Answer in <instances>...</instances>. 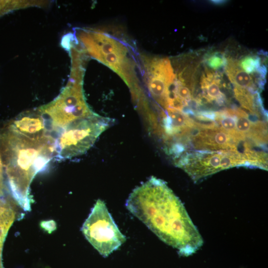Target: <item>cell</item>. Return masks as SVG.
I'll list each match as a JSON object with an SVG mask.
<instances>
[{"mask_svg": "<svg viewBox=\"0 0 268 268\" xmlns=\"http://www.w3.org/2000/svg\"><path fill=\"white\" fill-rule=\"evenodd\" d=\"M0 154L9 193L24 210L30 211L31 184L55 157V139H33L7 125L0 133Z\"/></svg>", "mask_w": 268, "mask_h": 268, "instance_id": "2", "label": "cell"}, {"mask_svg": "<svg viewBox=\"0 0 268 268\" xmlns=\"http://www.w3.org/2000/svg\"><path fill=\"white\" fill-rule=\"evenodd\" d=\"M192 142L194 146L201 150H239L241 142H245L222 131L217 126L202 127L198 125L192 129Z\"/></svg>", "mask_w": 268, "mask_h": 268, "instance_id": "8", "label": "cell"}, {"mask_svg": "<svg viewBox=\"0 0 268 268\" xmlns=\"http://www.w3.org/2000/svg\"><path fill=\"white\" fill-rule=\"evenodd\" d=\"M16 217V211L8 200L0 204V268H3L1 260L3 245L7 232Z\"/></svg>", "mask_w": 268, "mask_h": 268, "instance_id": "12", "label": "cell"}, {"mask_svg": "<svg viewBox=\"0 0 268 268\" xmlns=\"http://www.w3.org/2000/svg\"><path fill=\"white\" fill-rule=\"evenodd\" d=\"M144 65L148 92L154 101L163 108L169 88L176 76L170 62L168 58H146Z\"/></svg>", "mask_w": 268, "mask_h": 268, "instance_id": "7", "label": "cell"}, {"mask_svg": "<svg viewBox=\"0 0 268 268\" xmlns=\"http://www.w3.org/2000/svg\"><path fill=\"white\" fill-rule=\"evenodd\" d=\"M41 225L43 228L49 232H51L56 228V224L53 221H43Z\"/></svg>", "mask_w": 268, "mask_h": 268, "instance_id": "17", "label": "cell"}, {"mask_svg": "<svg viewBox=\"0 0 268 268\" xmlns=\"http://www.w3.org/2000/svg\"><path fill=\"white\" fill-rule=\"evenodd\" d=\"M111 123L110 119L95 113L60 130L54 135L55 157L64 160L85 153Z\"/></svg>", "mask_w": 268, "mask_h": 268, "instance_id": "4", "label": "cell"}, {"mask_svg": "<svg viewBox=\"0 0 268 268\" xmlns=\"http://www.w3.org/2000/svg\"><path fill=\"white\" fill-rule=\"evenodd\" d=\"M211 3L216 5H221L226 2L225 0H211Z\"/></svg>", "mask_w": 268, "mask_h": 268, "instance_id": "18", "label": "cell"}, {"mask_svg": "<svg viewBox=\"0 0 268 268\" xmlns=\"http://www.w3.org/2000/svg\"><path fill=\"white\" fill-rule=\"evenodd\" d=\"M224 69L234 88L246 89L254 94L259 92L253 78L242 69L239 62L232 59H227Z\"/></svg>", "mask_w": 268, "mask_h": 268, "instance_id": "11", "label": "cell"}, {"mask_svg": "<svg viewBox=\"0 0 268 268\" xmlns=\"http://www.w3.org/2000/svg\"><path fill=\"white\" fill-rule=\"evenodd\" d=\"M206 65L212 69H218L225 67L227 59L222 54L215 52L207 56L205 58Z\"/></svg>", "mask_w": 268, "mask_h": 268, "instance_id": "14", "label": "cell"}, {"mask_svg": "<svg viewBox=\"0 0 268 268\" xmlns=\"http://www.w3.org/2000/svg\"><path fill=\"white\" fill-rule=\"evenodd\" d=\"M81 73L78 68L74 67L70 81L59 96L38 109L47 121L52 134L76 121L95 114L85 101Z\"/></svg>", "mask_w": 268, "mask_h": 268, "instance_id": "3", "label": "cell"}, {"mask_svg": "<svg viewBox=\"0 0 268 268\" xmlns=\"http://www.w3.org/2000/svg\"><path fill=\"white\" fill-rule=\"evenodd\" d=\"M195 182L235 166L256 167L251 157L239 150H198L183 152L175 161Z\"/></svg>", "mask_w": 268, "mask_h": 268, "instance_id": "5", "label": "cell"}, {"mask_svg": "<svg viewBox=\"0 0 268 268\" xmlns=\"http://www.w3.org/2000/svg\"><path fill=\"white\" fill-rule=\"evenodd\" d=\"M7 126L18 133L33 139L53 136L47 121L38 110L19 115Z\"/></svg>", "mask_w": 268, "mask_h": 268, "instance_id": "9", "label": "cell"}, {"mask_svg": "<svg viewBox=\"0 0 268 268\" xmlns=\"http://www.w3.org/2000/svg\"><path fill=\"white\" fill-rule=\"evenodd\" d=\"M221 77L218 73L205 70L201 80L202 97L207 102L215 101L219 105H223L226 98L221 91Z\"/></svg>", "mask_w": 268, "mask_h": 268, "instance_id": "10", "label": "cell"}, {"mask_svg": "<svg viewBox=\"0 0 268 268\" xmlns=\"http://www.w3.org/2000/svg\"><path fill=\"white\" fill-rule=\"evenodd\" d=\"M3 166L0 154V204L5 202L7 200L5 199V193L7 189L4 180Z\"/></svg>", "mask_w": 268, "mask_h": 268, "instance_id": "16", "label": "cell"}, {"mask_svg": "<svg viewBox=\"0 0 268 268\" xmlns=\"http://www.w3.org/2000/svg\"><path fill=\"white\" fill-rule=\"evenodd\" d=\"M126 208L161 240L182 256L195 253L203 240L184 205L164 181L155 177L135 188Z\"/></svg>", "mask_w": 268, "mask_h": 268, "instance_id": "1", "label": "cell"}, {"mask_svg": "<svg viewBox=\"0 0 268 268\" xmlns=\"http://www.w3.org/2000/svg\"><path fill=\"white\" fill-rule=\"evenodd\" d=\"M20 3L17 1L0 0V16L21 6Z\"/></svg>", "mask_w": 268, "mask_h": 268, "instance_id": "15", "label": "cell"}, {"mask_svg": "<svg viewBox=\"0 0 268 268\" xmlns=\"http://www.w3.org/2000/svg\"><path fill=\"white\" fill-rule=\"evenodd\" d=\"M261 59L257 56H247L239 62L240 66L247 73L253 74L261 66Z\"/></svg>", "mask_w": 268, "mask_h": 268, "instance_id": "13", "label": "cell"}, {"mask_svg": "<svg viewBox=\"0 0 268 268\" xmlns=\"http://www.w3.org/2000/svg\"><path fill=\"white\" fill-rule=\"evenodd\" d=\"M81 230L87 241L104 257L117 250L126 241L105 203L100 199L91 209Z\"/></svg>", "mask_w": 268, "mask_h": 268, "instance_id": "6", "label": "cell"}]
</instances>
